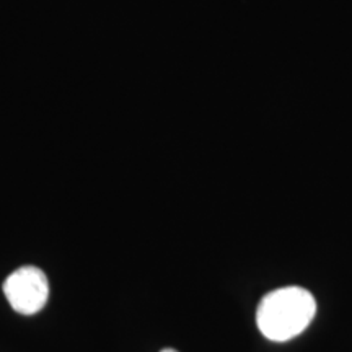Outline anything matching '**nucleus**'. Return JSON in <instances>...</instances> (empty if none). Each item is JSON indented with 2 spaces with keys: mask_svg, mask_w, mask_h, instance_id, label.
Listing matches in <instances>:
<instances>
[{
  "mask_svg": "<svg viewBox=\"0 0 352 352\" xmlns=\"http://www.w3.org/2000/svg\"><path fill=\"white\" fill-rule=\"evenodd\" d=\"M316 314V300L307 289L290 285L266 294L256 310V324L267 340L284 342L307 329Z\"/></svg>",
  "mask_w": 352,
  "mask_h": 352,
  "instance_id": "obj_1",
  "label": "nucleus"
},
{
  "mask_svg": "<svg viewBox=\"0 0 352 352\" xmlns=\"http://www.w3.org/2000/svg\"><path fill=\"white\" fill-rule=\"evenodd\" d=\"M3 294L13 310L21 315H34L47 303L50 283L39 267L25 266L7 277Z\"/></svg>",
  "mask_w": 352,
  "mask_h": 352,
  "instance_id": "obj_2",
  "label": "nucleus"
},
{
  "mask_svg": "<svg viewBox=\"0 0 352 352\" xmlns=\"http://www.w3.org/2000/svg\"><path fill=\"white\" fill-rule=\"evenodd\" d=\"M162 352H178V351H175V349H164Z\"/></svg>",
  "mask_w": 352,
  "mask_h": 352,
  "instance_id": "obj_3",
  "label": "nucleus"
}]
</instances>
